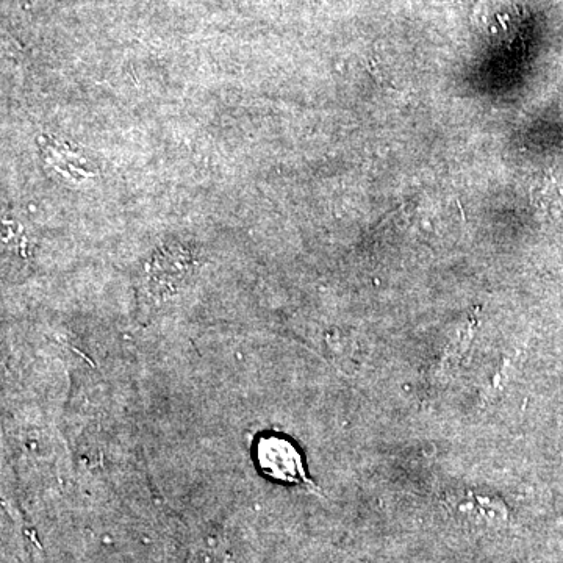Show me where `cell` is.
I'll use <instances>...</instances> for the list:
<instances>
[{
    "instance_id": "6da1fadb",
    "label": "cell",
    "mask_w": 563,
    "mask_h": 563,
    "mask_svg": "<svg viewBox=\"0 0 563 563\" xmlns=\"http://www.w3.org/2000/svg\"><path fill=\"white\" fill-rule=\"evenodd\" d=\"M257 460L268 476L287 484L312 485L305 473L304 462L298 449L287 438L263 437L257 445Z\"/></svg>"
}]
</instances>
